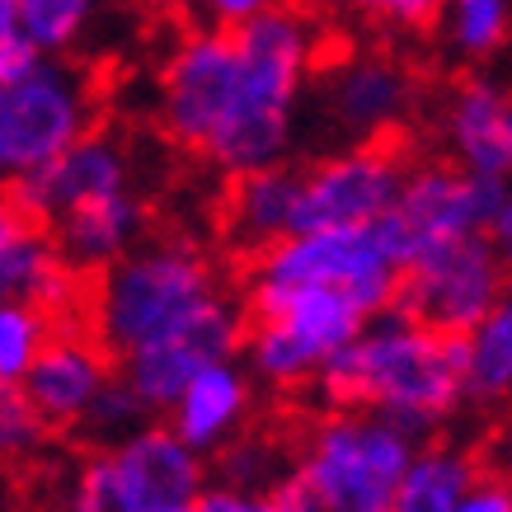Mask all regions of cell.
Wrapping results in <instances>:
<instances>
[{
  "label": "cell",
  "instance_id": "obj_7",
  "mask_svg": "<svg viewBox=\"0 0 512 512\" xmlns=\"http://www.w3.org/2000/svg\"><path fill=\"white\" fill-rule=\"evenodd\" d=\"M315 104L339 141H400L423 109V80L400 47L348 43L320 66Z\"/></svg>",
  "mask_w": 512,
  "mask_h": 512
},
{
  "label": "cell",
  "instance_id": "obj_4",
  "mask_svg": "<svg viewBox=\"0 0 512 512\" xmlns=\"http://www.w3.org/2000/svg\"><path fill=\"white\" fill-rule=\"evenodd\" d=\"M99 132V85L71 57L0 66V170L10 184L43 174Z\"/></svg>",
  "mask_w": 512,
  "mask_h": 512
},
{
  "label": "cell",
  "instance_id": "obj_5",
  "mask_svg": "<svg viewBox=\"0 0 512 512\" xmlns=\"http://www.w3.org/2000/svg\"><path fill=\"white\" fill-rule=\"evenodd\" d=\"M414 466V433L381 414L329 409L301 433L296 470L329 512H390V498Z\"/></svg>",
  "mask_w": 512,
  "mask_h": 512
},
{
  "label": "cell",
  "instance_id": "obj_13",
  "mask_svg": "<svg viewBox=\"0 0 512 512\" xmlns=\"http://www.w3.org/2000/svg\"><path fill=\"white\" fill-rule=\"evenodd\" d=\"M123 193H141L137 156L118 132H104V127L90 132L80 146H71L62 160H52L43 174L10 184V202H19L24 212H33L47 226H57L80 207L123 198Z\"/></svg>",
  "mask_w": 512,
  "mask_h": 512
},
{
  "label": "cell",
  "instance_id": "obj_14",
  "mask_svg": "<svg viewBox=\"0 0 512 512\" xmlns=\"http://www.w3.org/2000/svg\"><path fill=\"white\" fill-rule=\"evenodd\" d=\"M442 156L480 179H512V90L489 76H461L433 109Z\"/></svg>",
  "mask_w": 512,
  "mask_h": 512
},
{
  "label": "cell",
  "instance_id": "obj_6",
  "mask_svg": "<svg viewBox=\"0 0 512 512\" xmlns=\"http://www.w3.org/2000/svg\"><path fill=\"white\" fill-rule=\"evenodd\" d=\"M404 264L381 226L301 231L245 264V287H339L353 292L367 315H381L400 296Z\"/></svg>",
  "mask_w": 512,
  "mask_h": 512
},
{
  "label": "cell",
  "instance_id": "obj_10",
  "mask_svg": "<svg viewBox=\"0 0 512 512\" xmlns=\"http://www.w3.org/2000/svg\"><path fill=\"white\" fill-rule=\"evenodd\" d=\"M508 259L489 235H466L451 245L428 249L404 268L395 311L442 334H475L480 320L508 292Z\"/></svg>",
  "mask_w": 512,
  "mask_h": 512
},
{
  "label": "cell",
  "instance_id": "obj_30",
  "mask_svg": "<svg viewBox=\"0 0 512 512\" xmlns=\"http://www.w3.org/2000/svg\"><path fill=\"white\" fill-rule=\"evenodd\" d=\"M146 5H156V10H184V5H193V0H146Z\"/></svg>",
  "mask_w": 512,
  "mask_h": 512
},
{
  "label": "cell",
  "instance_id": "obj_29",
  "mask_svg": "<svg viewBox=\"0 0 512 512\" xmlns=\"http://www.w3.org/2000/svg\"><path fill=\"white\" fill-rule=\"evenodd\" d=\"M489 240H494L498 254L512 264V179H503V193H498V212H494V226H489Z\"/></svg>",
  "mask_w": 512,
  "mask_h": 512
},
{
  "label": "cell",
  "instance_id": "obj_19",
  "mask_svg": "<svg viewBox=\"0 0 512 512\" xmlns=\"http://www.w3.org/2000/svg\"><path fill=\"white\" fill-rule=\"evenodd\" d=\"M475 470H480V447L437 437L414 456L409 475L390 498V512H456L466 489L475 484Z\"/></svg>",
  "mask_w": 512,
  "mask_h": 512
},
{
  "label": "cell",
  "instance_id": "obj_27",
  "mask_svg": "<svg viewBox=\"0 0 512 512\" xmlns=\"http://www.w3.org/2000/svg\"><path fill=\"white\" fill-rule=\"evenodd\" d=\"M268 503H273V512H329L325 503H320V494L306 484V475H301V470L282 475V480L268 489Z\"/></svg>",
  "mask_w": 512,
  "mask_h": 512
},
{
  "label": "cell",
  "instance_id": "obj_3",
  "mask_svg": "<svg viewBox=\"0 0 512 512\" xmlns=\"http://www.w3.org/2000/svg\"><path fill=\"white\" fill-rule=\"evenodd\" d=\"M240 292L226 268L188 235H146L132 254L90 278V334L123 362L217 301Z\"/></svg>",
  "mask_w": 512,
  "mask_h": 512
},
{
  "label": "cell",
  "instance_id": "obj_8",
  "mask_svg": "<svg viewBox=\"0 0 512 512\" xmlns=\"http://www.w3.org/2000/svg\"><path fill=\"white\" fill-rule=\"evenodd\" d=\"M198 494V451L174 428H141L113 447H99L80 466L71 512H165Z\"/></svg>",
  "mask_w": 512,
  "mask_h": 512
},
{
  "label": "cell",
  "instance_id": "obj_18",
  "mask_svg": "<svg viewBox=\"0 0 512 512\" xmlns=\"http://www.w3.org/2000/svg\"><path fill=\"white\" fill-rule=\"evenodd\" d=\"M170 414H174V433L184 437L193 451L226 447L249 414V381L235 367L217 362V367H207L202 376L188 381V390L179 395Z\"/></svg>",
  "mask_w": 512,
  "mask_h": 512
},
{
  "label": "cell",
  "instance_id": "obj_2",
  "mask_svg": "<svg viewBox=\"0 0 512 512\" xmlns=\"http://www.w3.org/2000/svg\"><path fill=\"white\" fill-rule=\"evenodd\" d=\"M470 386V334H442L404 311H381L348 348L325 362L320 395L329 409L381 414L409 433H428L456 414Z\"/></svg>",
  "mask_w": 512,
  "mask_h": 512
},
{
  "label": "cell",
  "instance_id": "obj_11",
  "mask_svg": "<svg viewBox=\"0 0 512 512\" xmlns=\"http://www.w3.org/2000/svg\"><path fill=\"white\" fill-rule=\"evenodd\" d=\"M404 174L409 165L400 141H343L339 151L301 165V231L381 226L400 198Z\"/></svg>",
  "mask_w": 512,
  "mask_h": 512
},
{
  "label": "cell",
  "instance_id": "obj_23",
  "mask_svg": "<svg viewBox=\"0 0 512 512\" xmlns=\"http://www.w3.org/2000/svg\"><path fill=\"white\" fill-rule=\"evenodd\" d=\"M47 329L52 325L38 311L19 306V301H5V311H0V376H5V390H15L29 376L33 357L47 343Z\"/></svg>",
  "mask_w": 512,
  "mask_h": 512
},
{
  "label": "cell",
  "instance_id": "obj_17",
  "mask_svg": "<svg viewBox=\"0 0 512 512\" xmlns=\"http://www.w3.org/2000/svg\"><path fill=\"white\" fill-rule=\"evenodd\" d=\"M104 15V0H0V66L71 57Z\"/></svg>",
  "mask_w": 512,
  "mask_h": 512
},
{
  "label": "cell",
  "instance_id": "obj_26",
  "mask_svg": "<svg viewBox=\"0 0 512 512\" xmlns=\"http://www.w3.org/2000/svg\"><path fill=\"white\" fill-rule=\"evenodd\" d=\"M282 0H193L202 24H217V29H240V24H254L259 15L278 10Z\"/></svg>",
  "mask_w": 512,
  "mask_h": 512
},
{
  "label": "cell",
  "instance_id": "obj_25",
  "mask_svg": "<svg viewBox=\"0 0 512 512\" xmlns=\"http://www.w3.org/2000/svg\"><path fill=\"white\" fill-rule=\"evenodd\" d=\"M0 433H5V451H10V461H24L29 451L43 447V437L52 433V428L38 419V409H33L19 390H5V404H0Z\"/></svg>",
  "mask_w": 512,
  "mask_h": 512
},
{
  "label": "cell",
  "instance_id": "obj_16",
  "mask_svg": "<svg viewBox=\"0 0 512 512\" xmlns=\"http://www.w3.org/2000/svg\"><path fill=\"white\" fill-rule=\"evenodd\" d=\"M217 231L235 259H259L264 249L282 245L301 231V170L296 165H264L226 179L217 202Z\"/></svg>",
  "mask_w": 512,
  "mask_h": 512
},
{
  "label": "cell",
  "instance_id": "obj_24",
  "mask_svg": "<svg viewBox=\"0 0 512 512\" xmlns=\"http://www.w3.org/2000/svg\"><path fill=\"white\" fill-rule=\"evenodd\" d=\"M456 512H512V466H503L489 442H480V470Z\"/></svg>",
  "mask_w": 512,
  "mask_h": 512
},
{
  "label": "cell",
  "instance_id": "obj_21",
  "mask_svg": "<svg viewBox=\"0 0 512 512\" xmlns=\"http://www.w3.org/2000/svg\"><path fill=\"white\" fill-rule=\"evenodd\" d=\"M466 395L484 409L512 404V282L498 306L470 334V386Z\"/></svg>",
  "mask_w": 512,
  "mask_h": 512
},
{
  "label": "cell",
  "instance_id": "obj_1",
  "mask_svg": "<svg viewBox=\"0 0 512 512\" xmlns=\"http://www.w3.org/2000/svg\"><path fill=\"white\" fill-rule=\"evenodd\" d=\"M320 66L315 10L278 5L240 29L198 24L165 47L151 76V118L174 151L221 179L282 165Z\"/></svg>",
  "mask_w": 512,
  "mask_h": 512
},
{
  "label": "cell",
  "instance_id": "obj_22",
  "mask_svg": "<svg viewBox=\"0 0 512 512\" xmlns=\"http://www.w3.org/2000/svg\"><path fill=\"white\" fill-rule=\"evenodd\" d=\"M315 15L343 29H367L386 38H414L437 29L442 0H306Z\"/></svg>",
  "mask_w": 512,
  "mask_h": 512
},
{
  "label": "cell",
  "instance_id": "obj_15",
  "mask_svg": "<svg viewBox=\"0 0 512 512\" xmlns=\"http://www.w3.org/2000/svg\"><path fill=\"white\" fill-rule=\"evenodd\" d=\"M113 376H118V362L90 329H47V343L38 348L29 376L15 390L38 409V419L52 433H71L85 423L90 404Z\"/></svg>",
  "mask_w": 512,
  "mask_h": 512
},
{
  "label": "cell",
  "instance_id": "obj_28",
  "mask_svg": "<svg viewBox=\"0 0 512 512\" xmlns=\"http://www.w3.org/2000/svg\"><path fill=\"white\" fill-rule=\"evenodd\" d=\"M193 512H273L268 494H240V489H212V494H198Z\"/></svg>",
  "mask_w": 512,
  "mask_h": 512
},
{
  "label": "cell",
  "instance_id": "obj_9",
  "mask_svg": "<svg viewBox=\"0 0 512 512\" xmlns=\"http://www.w3.org/2000/svg\"><path fill=\"white\" fill-rule=\"evenodd\" d=\"M498 193H503V184L480 179L447 156L419 160L404 174L400 198L390 207V217L381 221V231H386L395 259L409 268L437 245L466 240V235H489Z\"/></svg>",
  "mask_w": 512,
  "mask_h": 512
},
{
  "label": "cell",
  "instance_id": "obj_12",
  "mask_svg": "<svg viewBox=\"0 0 512 512\" xmlns=\"http://www.w3.org/2000/svg\"><path fill=\"white\" fill-rule=\"evenodd\" d=\"M240 348H245V296L235 292L226 301H217L212 311H202L198 320H188L184 329L127 353L118 362V372L141 395L146 409H174L193 376L226 362Z\"/></svg>",
  "mask_w": 512,
  "mask_h": 512
},
{
  "label": "cell",
  "instance_id": "obj_20",
  "mask_svg": "<svg viewBox=\"0 0 512 512\" xmlns=\"http://www.w3.org/2000/svg\"><path fill=\"white\" fill-rule=\"evenodd\" d=\"M433 33L451 62H494L512 43V0H442Z\"/></svg>",
  "mask_w": 512,
  "mask_h": 512
}]
</instances>
